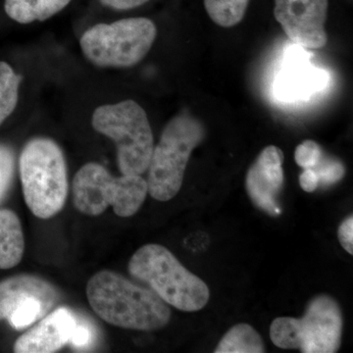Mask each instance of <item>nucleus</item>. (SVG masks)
<instances>
[{
	"label": "nucleus",
	"instance_id": "f257e3e1",
	"mask_svg": "<svg viewBox=\"0 0 353 353\" xmlns=\"http://www.w3.org/2000/svg\"><path fill=\"white\" fill-rule=\"evenodd\" d=\"M90 307L103 321L119 328L157 331L171 319V310L152 290L139 287L116 272L102 270L87 285Z\"/></svg>",
	"mask_w": 353,
	"mask_h": 353
},
{
	"label": "nucleus",
	"instance_id": "f03ea898",
	"mask_svg": "<svg viewBox=\"0 0 353 353\" xmlns=\"http://www.w3.org/2000/svg\"><path fill=\"white\" fill-rule=\"evenodd\" d=\"M128 268L132 277L150 285L164 303L179 310L196 312L208 303V285L163 245L141 246L130 259Z\"/></svg>",
	"mask_w": 353,
	"mask_h": 353
},
{
	"label": "nucleus",
	"instance_id": "7ed1b4c3",
	"mask_svg": "<svg viewBox=\"0 0 353 353\" xmlns=\"http://www.w3.org/2000/svg\"><path fill=\"white\" fill-rule=\"evenodd\" d=\"M21 183L26 204L39 219H50L63 209L68 196L66 161L52 139H32L19 160Z\"/></svg>",
	"mask_w": 353,
	"mask_h": 353
},
{
	"label": "nucleus",
	"instance_id": "20e7f679",
	"mask_svg": "<svg viewBox=\"0 0 353 353\" xmlns=\"http://www.w3.org/2000/svg\"><path fill=\"white\" fill-rule=\"evenodd\" d=\"M204 137L201 121L188 112L179 114L166 125L148 165L146 182L153 199L168 201L178 194L190 155Z\"/></svg>",
	"mask_w": 353,
	"mask_h": 353
},
{
	"label": "nucleus",
	"instance_id": "39448f33",
	"mask_svg": "<svg viewBox=\"0 0 353 353\" xmlns=\"http://www.w3.org/2000/svg\"><path fill=\"white\" fill-rule=\"evenodd\" d=\"M95 131L108 137L117 148L122 175H141L148 171L153 152V134L148 115L134 101L99 106L92 119Z\"/></svg>",
	"mask_w": 353,
	"mask_h": 353
},
{
	"label": "nucleus",
	"instance_id": "423d86ee",
	"mask_svg": "<svg viewBox=\"0 0 353 353\" xmlns=\"http://www.w3.org/2000/svg\"><path fill=\"white\" fill-rule=\"evenodd\" d=\"M148 194V182L141 175L114 176L94 162L83 165L74 176V205L88 216L101 215L112 206L119 217H131L138 212Z\"/></svg>",
	"mask_w": 353,
	"mask_h": 353
},
{
	"label": "nucleus",
	"instance_id": "0eeeda50",
	"mask_svg": "<svg viewBox=\"0 0 353 353\" xmlns=\"http://www.w3.org/2000/svg\"><path fill=\"white\" fill-rule=\"evenodd\" d=\"M157 26L148 18H128L97 24L80 39L85 57L101 68H129L139 64L152 50Z\"/></svg>",
	"mask_w": 353,
	"mask_h": 353
},
{
	"label": "nucleus",
	"instance_id": "6e6552de",
	"mask_svg": "<svg viewBox=\"0 0 353 353\" xmlns=\"http://www.w3.org/2000/svg\"><path fill=\"white\" fill-rule=\"evenodd\" d=\"M328 0H275L274 16L290 41L308 50H320L328 41L325 24Z\"/></svg>",
	"mask_w": 353,
	"mask_h": 353
},
{
	"label": "nucleus",
	"instance_id": "1a4fd4ad",
	"mask_svg": "<svg viewBox=\"0 0 353 353\" xmlns=\"http://www.w3.org/2000/svg\"><path fill=\"white\" fill-rule=\"evenodd\" d=\"M299 350L303 353H334L341 347L343 315L338 303L322 294L308 303L297 319Z\"/></svg>",
	"mask_w": 353,
	"mask_h": 353
},
{
	"label": "nucleus",
	"instance_id": "9d476101",
	"mask_svg": "<svg viewBox=\"0 0 353 353\" xmlns=\"http://www.w3.org/2000/svg\"><path fill=\"white\" fill-rule=\"evenodd\" d=\"M284 153L275 145L265 148L256 158L245 178L248 196L257 208L267 214H281L278 196L285 182Z\"/></svg>",
	"mask_w": 353,
	"mask_h": 353
},
{
	"label": "nucleus",
	"instance_id": "9b49d317",
	"mask_svg": "<svg viewBox=\"0 0 353 353\" xmlns=\"http://www.w3.org/2000/svg\"><path fill=\"white\" fill-rule=\"evenodd\" d=\"M77 319L70 309L60 307L41 318L14 345L16 353H52L70 343Z\"/></svg>",
	"mask_w": 353,
	"mask_h": 353
},
{
	"label": "nucleus",
	"instance_id": "f8f14e48",
	"mask_svg": "<svg viewBox=\"0 0 353 353\" xmlns=\"http://www.w3.org/2000/svg\"><path fill=\"white\" fill-rule=\"evenodd\" d=\"M57 299L54 285L43 279L32 275L6 279L0 283V321L8 320L16 309L30 303H41L51 310Z\"/></svg>",
	"mask_w": 353,
	"mask_h": 353
},
{
	"label": "nucleus",
	"instance_id": "ddd939ff",
	"mask_svg": "<svg viewBox=\"0 0 353 353\" xmlns=\"http://www.w3.org/2000/svg\"><path fill=\"white\" fill-rule=\"evenodd\" d=\"M326 73L309 64L303 57H294L277 76L275 92L284 101L307 99L326 85Z\"/></svg>",
	"mask_w": 353,
	"mask_h": 353
},
{
	"label": "nucleus",
	"instance_id": "4468645a",
	"mask_svg": "<svg viewBox=\"0 0 353 353\" xmlns=\"http://www.w3.org/2000/svg\"><path fill=\"white\" fill-rule=\"evenodd\" d=\"M24 252V233L19 217L12 210L0 209V269L17 266Z\"/></svg>",
	"mask_w": 353,
	"mask_h": 353
},
{
	"label": "nucleus",
	"instance_id": "2eb2a0df",
	"mask_svg": "<svg viewBox=\"0 0 353 353\" xmlns=\"http://www.w3.org/2000/svg\"><path fill=\"white\" fill-rule=\"evenodd\" d=\"M71 0H6L4 9L11 19L20 24L50 19L63 10Z\"/></svg>",
	"mask_w": 353,
	"mask_h": 353
},
{
	"label": "nucleus",
	"instance_id": "dca6fc26",
	"mask_svg": "<svg viewBox=\"0 0 353 353\" xmlns=\"http://www.w3.org/2000/svg\"><path fill=\"white\" fill-rule=\"evenodd\" d=\"M216 353H262L265 352L263 341L250 324L234 325L221 339Z\"/></svg>",
	"mask_w": 353,
	"mask_h": 353
},
{
	"label": "nucleus",
	"instance_id": "f3484780",
	"mask_svg": "<svg viewBox=\"0 0 353 353\" xmlns=\"http://www.w3.org/2000/svg\"><path fill=\"white\" fill-rule=\"evenodd\" d=\"M250 0H204L206 12L216 25L232 28L240 24Z\"/></svg>",
	"mask_w": 353,
	"mask_h": 353
},
{
	"label": "nucleus",
	"instance_id": "a211bd4d",
	"mask_svg": "<svg viewBox=\"0 0 353 353\" xmlns=\"http://www.w3.org/2000/svg\"><path fill=\"white\" fill-rule=\"evenodd\" d=\"M21 78L12 67L0 61V125L17 106Z\"/></svg>",
	"mask_w": 353,
	"mask_h": 353
},
{
	"label": "nucleus",
	"instance_id": "6ab92c4d",
	"mask_svg": "<svg viewBox=\"0 0 353 353\" xmlns=\"http://www.w3.org/2000/svg\"><path fill=\"white\" fill-rule=\"evenodd\" d=\"M15 170V157L9 146L0 145V203L6 196Z\"/></svg>",
	"mask_w": 353,
	"mask_h": 353
},
{
	"label": "nucleus",
	"instance_id": "aec40b11",
	"mask_svg": "<svg viewBox=\"0 0 353 353\" xmlns=\"http://www.w3.org/2000/svg\"><path fill=\"white\" fill-rule=\"evenodd\" d=\"M323 157L321 148L314 141H304L297 145L294 152V160L303 169L314 168Z\"/></svg>",
	"mask_w": 353,
	"mask_h": 353
},
{
	"label": "nucleus",
	"instance_id": "412c9836",
	"mask_svg": "<svg viewBox=\"0 0 353 353\" xmlns=\"http://www.w3.org/2000/svg\"><path fill=\"white\" fill-rule=\"evenodd\" d=\"M313 169L317 173L319 183H321L323 185H333L338 183L345 173V166L340 160L323 159V157L319 163Z\"/></svg>",
	"mask_w": 353,
	"mask_h": 353
},
{
	"label": "nucleus",
	"instance_id": "4be33fe9",
	"mask_svg": "<svg viewBox=\"0 0 353 353\" xmlns=\"http://www.w3.org/2000/svg\"><path fill=\"white\" fill-rule=\"evenodd\" d=\"M339 241L345 252L353 254V217L348 216L339 227Z\"/></svg>",
	"mask_w": 353,
	"mask_h": 353
},
{
	"label": "nucleus",
	"instance_id": "5701e85b",
	"mask_svg": "<svg viewBox=\"0 0 353 353\" xmlns=\"http://www.w3.org/2000/svg\"><path fill=\"white\" fill-rule=\"evenodd\" d=\"M92 340H94L92 330L88 325L77 323L70 343L76 347H85L92 343Z\"/></svg>",
	"mask_w": 353,
	"mask_h": 353
},
{
	"label": "nucleus",
	"instance_id": "b1692460",
	"mask_svg": "<svg viewBox=\"0 0 353 353\" xmlns=\"http://www.w3.org/2000/svg\"><path fill=\"white\" fill-rule=\"evenodd\" d=\"M299 185L301 189L306 192H313L317 190L319 183V178L313 168L304 169L299 176Z\"/></svg>",
	"mask_w": 353,
	"mask_h": 353
},
{
	"label": "nucleus",
	"instance_id": "393cba45",
	"mask_svg": "<svg viewBox=\"0 0 353 353\" xmlns=\"http://www.w3.org/2000/svg\"><path fill=\"white\" fill-rule=\"evenodd\" d=\"M150 0H101L102 6L114 10H130L143 6Z\"/></svg>",
	"mask_w": 353,
	"mask_h": 353
}]
</instances>
